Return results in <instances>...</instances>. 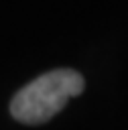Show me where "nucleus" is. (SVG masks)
I'll return each mask as SVG.
<instances>
[{"mask_svg": "<svg viewBox=\"0 0 128 130\" xmlns=\"http://www.w3.org/2000/svg\"><path fill=\"white\" fill-rule=\"evenodd\" d=\"M83 87L85 79L75 69L47 71L14 93L10 102V114L20 124H45L59 114L71 98L79 95Z\"/></svg>", "mask_w": 128, "mask_h": 130, "instance_id": "1", "label": "nucleus"}]
</instances>
